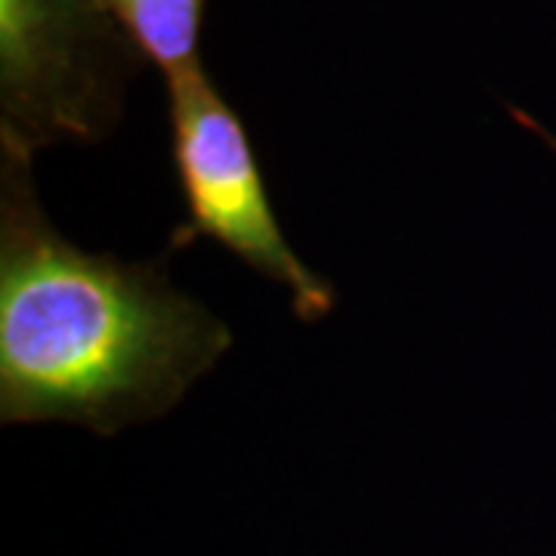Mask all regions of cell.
I'll return each mask as SVG.
<instances>
[{"label":"cell","mask_w":556,"mask_h":556,"mask_svg":"<svg viewBox=\"0 0 556 556\" xmlns=\"http://www.w3.org/2000/svg\"><path fill=\"white\" fill-rule=\"evenodd\" d=\"M167 100L174 167L186 204V223L174 232L170 251L195 239L217 241L248 269L285 288L300 321L331 316L338 306L334 288L285 239L251 137L201 62L167 75Z\"/></svg>","instance_id":"3"},{"label":"cell","mask_w":556,"mask_h":556,"mask_svg":"<svg viewBox=\"0 0 556 556\" xmlns=\"http://www.w3.org/2000/svg\"><path fill=\"white\" fill-rule=\"evenodd\" d=\"M142 53L167 75L199 60L204 0H102Z\"/></svg>","instance_id":"4"},{"label":"cell","mask_w":556,"mask_h":556,"mask_svg":"<svg viewBox=\"0 0 556 556\" xmlns=\"http://www.w3.org/2000/svg\"><path fill=\"white\" fill-rule=\"evenodd\" d=\"M510 115H514V118H517L529 134H535V137L544 139V146H551V149L556 152V137L547 130V127H541V121H535L532 115H526V112H519V109H510Z\"/></svg>","instance_id":"5"},{"label":"cell","mask_w":556,"mask_h":556,"mask_svg":"<svg viewBox=\"0 0 556 556\" xmlns=\"http://www.w3.org/2000/svg\"><path fill=\"white\" fill-rule=\"evenodd\" d=\"M139 60L102 0H0V146L105 139Z\"/></svg>","instance_id":"2"},{"label":"cell","mask_w":556,"mask_h":556,"mask_svg":"<svg viewBox=\"0 0 556 556\" xmlns=\"http://www.w3.org/2000/svg\"><path fill=\"white\" fill-rule=\"evenodd\" d=\"M31 159L0 146V424H75L97 437L174 412L232 350L164 260L130 263L68 241Z\"/></svg>","instance_id":"1"}]
</instances>
